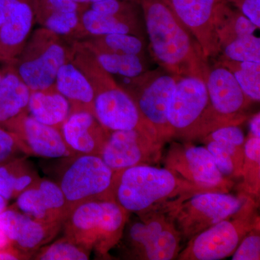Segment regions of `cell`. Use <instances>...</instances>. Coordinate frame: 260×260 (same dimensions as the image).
Returning <instances> with one entry per match:
<instances>
[{"label": "cell", "instance_id": "1", "mask_svg": "<svg viewBox=\"0 0 260 260\" xmlns=\"http://www.w3.org/2000/svg\"><path fill=\"white\" fill-rule=\"evenodd\" d=\"M140 5L153 60L173 75L206 83L211 66L190 30L164 0H140Z\"/></svg>", "mask_w": 260, "mask_h": 260}, {"label": "cell", "instance_id": "2", "mask_svg": "<svg viewBox=\"0 0 260 260\" xmlns=\"http://www.w3.org/2000/svg\"><path fill=\"white\" fill-rule=\"evenodd\" d=\"M209 191L184 180L167 169L153 165L135 166L114 172V200L129 213L140 215L168 212L198 192Z\"/></svg>", "mask_w": 260, "mask_h": 260}, {"label": "cell", "instance_id": "3", "mask_svg": "<svg viewBox=\"0 0 260 260\" xmlns=\"http://www.w3.org/2000/svg\"><path fill=\"white\" fill-rule=\"evenodd\" d=\"M72 45V61L85 74L93 88L94 116L98 121L110 132L138 129L158 140L131 98L113 75L101 66L93 53L79 41Z\"/></svg>", "mask_w": 260, "mask_h": 260}, {"label": "cell", "instance_id": "4", "mask_svg": "<svg viewBox=\"0 0 260 260\" xmlns=\"http://www.w3.org/2000/svg\"><path fill=\"white\" fill-rule=\"evenodd\" d=\"M129 214L112 200L88 202L72 210L61 229L66 237L105 257L120 242Z\"/></svg>", "mask_w": 260, "mask_h": 260}, {"label": "cell", "instance_id": "5", "mask_svg": "<svg viewBox=\"0 0 260 260\" xmlns=\"http://www.w3.org/2000/svg\"><path fill=\"white\" fill-rule=\"evenodd\" d=\"M168 119L173 138L192 143L225 126L214 112L206 84L194 77L178 78Z\"/></svg>", "mask_w": 260, "mask_h": 260}, {"label": "cell", "instance_id": "6", "mask_svg": "<svg viewBox=\"0 0 260 260\" xmlns=\"http://www.w3.org/2000/svg\"><path fill=\"white\" fill-rule=\"evenodd\" d=\"M139 220H128L120 242L124 259H177L181 250L180 234L165 211L138 215Z\"/></svg>", "mask_w": 260, "mask_h": 260}, {"label": "cell", "instance_id": "7", "mask_svg": "<svg viewBox=\"0 0 260 260\" xmlns=\"http://www.w3.org/2000/svg\"><path fill=\"white\" fill-rule=\"evenodd\" d=\"M73 56V45L69 47L61 36L41 27L34 30L18 57L9 64L34 91L54 85L59 68L71 61Z\"/></svg>", "mask_w": 260, "mask_h": 260}, {"label": "cell", "instance_id": "8", "mask_svg": "<svg viewBox=\"0 0 260 260\" xmlns=\"http://www.w3.org/2000/svg\"><path fill=\"white\" fill-rule=\"evenodd\" d=\"M119 85L135 103L140 115L162 145L173 139L168 119L169 105L179 76L159 68L135 78H121Z\"/></svg>", "mask_w": 260, "mask_h": 260}, {"label": "cell", "instance_id": "9", "mask_svg": "<svg viewBox=\"0 0 260 260\" xmlns=\"http://www.w3.org/2000/svg\"><path fill=\"white\" fill-rule=\"evenodd\" d=\"M62 160L56 183L64 194L67 215L75 207L88 202L115 201L114 172L100 156L77 154Z\"/></svg>", "mask_w": 260, "mask_h": 260}, {"label": "cell", "instance_id": "10", "mask_svg": "<svg viewBox=\"0 0 260 260\" xmlns=\"http://www.w3.org/2000/svg\"><path fill=\"white\" fill-rule=\"evenodd\" d=\"M256 200L249 199L237 213L195 236L178 260H219L234 254L244 237L260 223Z\"/></svg>", "mask_w": 260, "mask_h": 260}, {"label": "cell", "instance_id": "11", "mask_svg": "<svg viewBox=\"0 0 260 260\" xmlns=\"http://www.w3.org/2000/svg\"><path fill=\"white\" fill-rule=\"evenodd\" d=\"M250 196L240 191L230 192L205 191L191 195L167 212L183 241H189L237 213Z\"/></svg>", "mask_w": 260, "mask_h": 260}, {"label": "cell", "instance_id": "12", "mask_svg": "<svg viewBox=\"0 0 260 260\" xmlns=\"http://www.w3.org/2000/svg\"><path fill=\"white\" fill-rule=\"evenodd\" d=\"M165 168L177 177L209 191L230 192L234 181L219 171L208 149L192 142H173L164 158Z\"/></svg>", "mask_w": 260, "mask_h": 260}, {"label": "cell", "instance_id": "13", "mask_svg": "<svg viewBox=\"0 0 260 260\" xmlns=\"http://www.w3.org/2000/svg\"><path fill=\"white\" fill-rule=\"evenodd\" d=\"M164 145L138 129L111 132L100 157L113 172L135 166L155 165L162 159Z\"/></svg>", "mask_w": 260, "mask_h": 260}, {"label": "cell", "instance_id": "14", "mask_svg": "<svg viewBox=\"0 0 260 260\" xmlns=\"http://www.w3.org/2000/svg\"><path fill=\"white\" fill-rule=\"evenodd\" d=\"M205 84L214 112L224 126L240 125L249 119L254 102L226 68L218 62L210 67Z\"/></svg>", "mask_w": 260, "mask_h": 260}, {"label": "cell", "instance_id": "15", "mask_svg": "<svg viewBox=\"0 0 260 260\" xmlns=\"http://www.w3.org/2000/svg\"><path fill=\"white\" fill-rule=\"evenodd\" d=\"M0 126L18 137L22 150L27 156L62 159L76 155L65 143L60 129L39 122L28 112Z\"/></svg>", "mask_w": 260, "mask_h": 260}, {"label": "cell", "instance_id": "16", "mask_svg": "<svg viewBox=\"0 0 260 260\" xmlns=\"http://www.w3.org/2000/svg\"><path fill=\"white\" fill-rule=\"evenodd\" d=\"M174 14L190 30L207 59L216 58L219 47L215 18L219 7L226 0H164Z\"/></svg>", "mask_w": 260, "mask_h": 260}, {"label": "cell", "instance_id": "17", "mask_svg": "<svg viewBox=\"0 0 260 260\" xmlns=\"http://www.w3.org/2000/svg\"><path fill=\"white\" fill-rule=\"evenodd\" d=\"M15 208L29 217L49 225H62L66 202L55 181L40 178L16 198Z\"/></svg>", "mask_w": 260, "mask_h": 260}, {"label": "cell", "instance_id": "18", "mask_svg": "<svg viewBox=\"0 0 260 260\" xmlns=\"http://www.w3.org/2000/svg\"><path fill=\"white\" fill-rule=\"evenodd\" d=\"M0 225L10 244L30 256V259L41 247L56 237L62 227L37 221L14 206L7 208L0 213Z\"/></svg>", "mask_w": 260, "mask_h": 260}, {"label": "cell", "instance_id": "19", "mask_svg": "<svg viewBox=\"0 0 260 260\" xmlns=\"http://www.w3.org/2000/svg\"><path fill=\"white\" fill-rule=\"evenodd\" d=\"M61 133L65 143L75 153L100 156L110 135L93 114L85 111L70 112Z\"/></svg>", "mask_w": 260, "mask_h": 260}, {"label": "cell", "instance_id": "20", "mask_svg": "<svg viewBox=\"0 0 260 260\" xmlns=\"http://www.w3.org/2000/svg\"><path fill=\"white\" fill-rule=\"evenodd\" d=\"M35 20L61 37L85 39L81 13L85 5L74 0H32Z\"/></svg>", "mask_w": 260, "mask_h": 260}, {"label": "cell", "instance_id": "21", "mask_svg": "<svg viewBox=\"0 0 260 260\" xmlns=\"http://www.w3.org/2000/svg\"><path fill=\"white\" fill-rule=\"evenodd\" d=\"M32 0H20L0 26V61L11 64L23 50L35 22Z\"/></svg>", "mask_w": 260, "mask_h": 260}, {"label": "cell", "instance_id": "22", "mask_svg": "<svg viewBox=\"0 0 260 260\" xmlns=\"http://www.w3.org/2000/svg\"><path fill=\"white\" fill-rule=\"evenodd\" d=\"M56 88L68 100L70 112L85 111L94 115V93L90 82L73 62L59 68L55 80Z\"/></svg>", "mask_w": 260, "mask_h": 260}, {"label": "cell", "instance_id": "23", "mask_svg": "<svg viewBox=\"0 0 260 260\" xmlns=\"http://www.w3.org/2000/svg\"><path fill=\"white\" fill-rule=\"evenodd\" d=\"M81 23L85 38L107 34H131L143 38V30L137 15H114L90 9L85 5L81 13Z\"/></svg>", "mask_w": 260, "mask_h": 260}, {"label": "cell", "instance_id": "24", "mask_svg": "<svg viewBox=\"0 0 260 260\" xmlns=\"http://www.w3.org/2000/svg\"><path fill=\"white\" fill-rule=\"evenodd\" d=\"M28 112L39 122L60 129L70 113L69 102L56 88L30 91Z\"/></svg>", "mask_w": 260, "mask_h": 260}, {"label": "cell", "instance_id": "25", "mask_svg": "<svg viewBox=\"0 0 260 260\" xmlns=\"http://www.w3.org/2000/svg\"><path fill=\"white\" fill-rule=\"evenodd\" d=\"M0 81V125L28 112L30 90L12 65L6 64Z\"/></svg>", "mask_w": 260, "mask_h": 260}, {"label": "cell", "instance_id": "26", "mask_svg": "<svg viewBox=\"0 0 260 260\" xmlns=\"http://www.w3.org/2000/svg\"><path fill=\"white\" fill-rule=\"evenodd\" d=\"M27 157H20L0 166V195L7 201L16 199L41 178Z\"/></svg>", "mask_w": 260, "mask_h": 260}, {"label": "cell", "instance_id": "27", "mask_svg": "<svg viewBox=\"0 0 260 260\" xmlns=\"http://www.w3.org/2000/svg\"><path fill=\"white\" fill-rule=\"evenodd\" d=\"M259 29L242 12L229 3L219 7L215 18V32L220 49L233 41L254 34Z\"/></svg>", "mask_w": 260, "mask_h": 260}, {"label": "cell", "instance_id": "28", "mask_svg": "<svg viewBox=\"0 0 260 260\" xmlns=\"http://www.w3.org/2000/svg\"><path fill=\"white\" fill-rule=\"evenodd\" d=\"M93 54L146 55V43L143 38L131 34H113L85 38L79 41Z\"/></svg>", "mask_w": 260, "mask_h": 260}, {"label": "cell", "instance_id": "29", "mask_svg": "<svg viewBox=\"0 0 260 260\" xmlns=\"http://www.w3.org/2000/svg\"><path fill=\"white\" fill-rule=\"evenodd\" d=\"M240 191L256 200L260 194V138L249 134L244 143Z\"/></svg>", "mask_w": 260, "mask_h": 260}, {"label": "cell", "instance_id": "30", "mask_svg": "<svg viewBox=\"0 0 260 260\" xmlns=\"http://www.w3.org/2000/svg\"><path fill=\"white\" fill-rule=\"evenodd\" d=\"M101 66L111 75L132 78L149 70L148 57L135 54H93Z\"/></svg>", "mask_w": 260, "mask_h": 260}, {"label": "cell", "instance_id": "31", "mask_svg": "<svg viewBox=\"0 0 260 260\" xmlns=\"http://www.w3.org/2000/svg\"><path fill=\"white\" fill-rule=\"evenodd\" d=\"M236 78L244 93L254 102L260 100V62L218 60Z\"/></svg>", "mask_w": 260, "mask_h": 260}, {"label": "cell", "instance_id": "32", "mask_svg": "<svg viewBox=\"0 0 260 260\" xmlns=\"http://www.w3.org/2000/svg\"><path fill=\"white\" fill-rule=\"evenodd\" d=\"M91 251L63 236L52 244L42 246L32 256L37 260H87Z\"/></svg>", "mask_w": 260, "mask_h": 260}, {"label": "cell", "instance_id": "33", "mask_svg": "<svg viewBox=\"0 0 260 260\" xmlns=\"http://www.w3.org/2000/svg\"><path fill=\"white\" fill-rule=\"evenodd\" d=\"M218 60L260 62V39L254 34L239 38L220 49Z\"/></svg>", "mask_w": 260, "mask_h": 260}, {"label": "cell", "instance_id": "34", "mask_svg": "<svg viewBox=\"0 0 260 260\" xmlns=\"http://www.w3.org/2000/svg\"><path fill=\"white\" fill-rule=\"evenodd\" d=\"M232 256L233 260L260 259V223L246 234Z\"/></svg>", "mask_w": 260, "mask_h": 260}, {"label": "cell", "instance_id": "35", "mask_svg": "<svg viewBox=\"0 0 260 260\" xmlns=\"http://www.w3.org/2000/svg\"><path fill=\"white\" fill-rule=\"evenodd\" d=\"M23 156L25 155L22 150L18 137L0 126V166Z\"/></svg>", "mask_w": 260, "mask_h": 260}, {"label": "cell", "instance_id": "36", "mask_svg": "<svg viewBox=\"0 0 260 260\" xmlns=\"http://www.w3.org/2000/svg\"><path fill=\"white\" fill-rule=\"evenodd\" d=\"M247 17L258 28L260 27V0H226Z\"/></svg>", "mask_w": 260, "mask_h": 260}, {"label": "cell", "instance_id": "37", "mask_svg": "<svg viewBox=\"0 0 260 260\" xmlns=\"http://www.w3.org/2000/svg\"><path fill=\"white\" fill-rule=\"evenodd\" d=\"M26 260L30 256L18 250L15 246L10 244L0 249V260Z\"/></svg>", "mask_w": 260, "mask_h": 260}, {"label": "cell", "instance_id": "38", "mask_svg": "<svg viewBox=\"0 0 260 260\" xmlns=\"http://www.w3.org/2000/svg\"><path fill=\"white\" fill-rule=\"evenodd\" d=\"M20 0H0V26Z\"/></svg>", "mask_w": 260, "mask_h": 260}, {"label": "cell", "instance_id": "39", "mask_svg": "<svg viewBox=\"0 0 260 260\" xmlns=\"http://www.w3.org/2000/svg\"><path fill=\"white\" fill-rule=\"evenodd\" d=\"M249 134L260 138V114L256 113L250 118L249 120Z\"/></svg>", "mask_w": 260, "mask_h": 260}, {"label": "cell", "instance_id": "40", "mask_svg": "<svg viewBox=\"0 0 260 260\" xmlns=\"http://www.w3.org/2000/svg\"><path fill=\"white\" fill-rule=\"evenodd\" d=\"M10 244H10V240L7 237L6 233H5L2 225H0V249L10 245Z\"/></svg>", "mask_w": 260, "mask_h": 260}, {"label": "cell", "instance_id": "41", "mask_svg": "<svg viewBox=\"0 0 260 260\" xmlns=\"http://www.w3.org/2000/svg\"><path fill=\"white\" fill-rule=\"evenodd\" d=\"M76 3H81V4H91V3H98V2L105 1V0H74ZM128 1L135 2V3H140V0H128Z\"/></svg>", "mask_w": 260, "mask_h": 260}, {"label": "cell", "instance_id": "42", "mask_svg": "<svg viewBox=\"0 0 260 260\" xmlns=\"http://www.w3.org/2000/svg\"><path fill=\"white\" fill-rule=\"evenodd\" d=\"M7 205H8V201L0 195V213H3L6 209Z\"/></svg>", "mask_w": 260, "mask_h": 260}, {"label": "cell", "instance_id": "43", "mask_svg": "<svg viewBox=\"0 0 260 260\" xmlns=\"http://www.w3.org/2000/svg\"><path fill=\"white\" fill-rule=\"evenodd\" d=\"M2 75H3V70H0V81H1Z\"/></svg>", "mask_w": 260, "mask_h": 260}]
</instances>
